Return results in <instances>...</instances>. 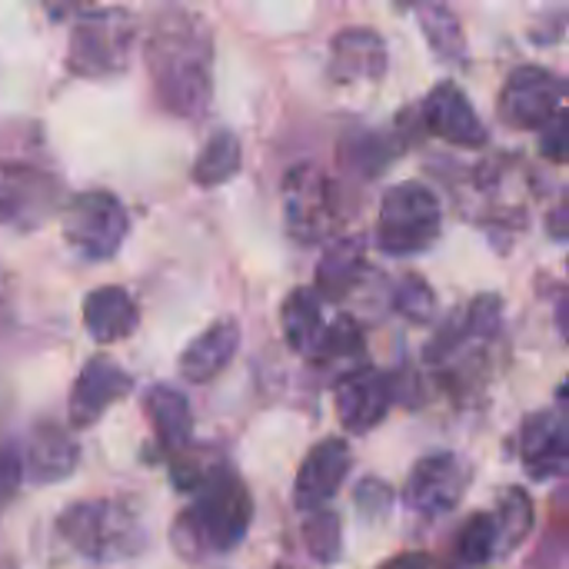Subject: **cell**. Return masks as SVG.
I'll return each instance as SVG.
<instances>
[{"label": "cell", "mask_w": 569, "mask_h": 569, "mask_svg": "<svg viewBox=\"0 0 569 569\" xmlns=\"http://www.w3.org/2000/svg\"><path fill=\"white\" fill-rule=\"evenodd\" d=\"M97 0H43V10L57 20H67V17H80L87 10H93Z\"/></svg>", "instance_id": "34"}, {"label": "cell", "mask_w": 569, "mask_h": 569, "mask_svg": "<svg viewBox=\"0 0 569 569\" xmlns=\"http://www.w3.org/2000/svg\"><path fill=\"white\" fill-rule=\"evenodd\" d=\"M240 170V140L230 130H217L197 153L193 180L200 187H220Z\"/></svg>", "instance_id": "24"}, {"label": "cell", "mask_w": 569, "mask_h": 569, "mask_svg": "<svg viewBox=\"0 0 569 569\" xmlns=\"http://www.w3.org/2000/svg\"><path fill=\"white\" fill-rule=\"evenodd\" d=\"M147 67L157 100L173 117H200L213 93V37L190 10H167L147 40Z\"/></svg>", "instance_id": "1"}, {"label": "cell", "mask_w": 569, "mask_h": 569, "mask_svg": "<svg viewBox=\"0 0 569 569\" xmlns=\"http://www.w3.org/2000/svg\"><path fill=\"white\" fill-rule=\"evenodd\" d=\"M417 10H420V27H423L430 50L447 63H460L467 57V37L453 10L440 0H423Z\"/></svg>", "instance_id": "23"}, {"label": "cell", "mask_w": 569, "mask_h": 569, "mask_svg": "<svg viewBox=\"0 0 569 569\" xmlns=\"http://www.w3.org/2000/svg\"><path fill=\"white\" fill-rule=\"evenodd\" d=\"M393 303H397V310H400L407 320H413V323H427V320H433V313H437V297H433L430 283L420 280V277H413V273L400 280V287H397V293H393Z\"/></svg>", "instance_id": "28"}, {"label": "cell", "mask_w": 569, "mask_h": 569, "mask_svg": "<svg viewBox=\"0 0 569 569\" xmlns=\"http://www.w3.org/2000/svg\"><path fill=\"white\" fill-rule=\"evenodd\" d=\"M547 230H550V237H557V240H569V190L557 200V207L550 210Z\"/></svg>", "instance_id": "33"}, {"label": "cell", "mask_w": 569, "mask_h": 569, "mask_svg": "<svg viewBox=\"0 0 569 569\" xmlns=\"http://www.w3.org/2000/svg\"><path fill=\"white\" fill-rule=\"evenodd\" d=\"M500 113L510 127L540 130L560 113V83L543 67H517L503 83Z\"/></svg>", "instance_id": "12"}, {"label": "cell", "mask_w": 569, "mask_h": 569, "mask_svg": "<svg viewBox=\"0 0 569 569\" xmlns=\"http://www.w3.org/2000/svg\"><path fill=\"white\" fill-rule=\"evenodd\" d=\"M143 410H147L150 430L157 437V447H160V453L167 460L190 447V440H193V413H190V400L180 390H173L167 383L150 387L147 397H143Z\"/></svg>", "instance_id": "18"}, {"label": "cell", "mask_w": 569, "mask_h": 569, "mask_svg": "<svg viewBox=\"0 0 569 569\" xmlns=\"http://www.w3.org/2000/svg\"><path fill=\"white\" fill-rule=\"evenodd\" d=\"M137 40V20L120 10H87L77 17L67 50V67L77 77H113L130 63Z\"/></svg>", "instance_id": "5"}, {"label": "cell", "mask_w": 569, "mask_h": 569, "mask_svg": "<svg viewBox=\"0 0 569 569\" xmlns=\"http://www.w3.org/2000/svg\"><path fill=\"white\" fill-rule=\"evenodd\" d=\"M57 207V183L30 163H0V223L30 230Z\"/></svg>", "instance_id": "9"}, {"label": "cell", "mask_w": 569, "mask_h": 569, "mask_svg": "<svg viewBox=\"0 0 569 569\" xmlns=\"http://www.w3.org/2000/svg\"><path fill=\"white\" fill-rule=\"evenodd\" d=\"M130 390H133V377L120 363H113L107 357L87 360L83 370L73 380V390H70V407H67L70 410V427L73 430H90Z\"/></svg>", "instance_id": "11"}, {"label": "cell", "mask_w": 569, "mask_h": 569, "mask_svg": "<svg viewBox=\"0 0 569 569\" xmlns=\"http://www.w3.org/2000/svg\"><path fill=\"white\" fill-rule=\"evenodd\" d=\"M127 210L113 193H77L63 210V237L87 260H110L127 237Z\"/></svg>", "instance_id": "6"}, {"label": "cell", "mask_w": 569, "mask_h": 569, "mask_svg": "<svg viewBox=\"0 0 569 569\" xmlns=\"http://www.w3.org/2000/svg\"><path fill=\"white\" fill-rule=\"evenodd\" d=\"M363 267H367V253H363V243L357 237L333 240L327 247V253L320 257V267H317V293L327 300L347 297L357 287Z\"/></svg>", "instance_id": "22"}, {"label": "cell", "mask_w": 569, "mask_h": 569, "mask_svg": "<svg viewBox=\"0 0 569 569\" xmlns=\"http://www.w3.org/2000/svg\"><path fill=\"white\" fill-rule=\"evenodd\" d=\"M337 417L347 433H370L383 423L390 403H393V380L370 367H353L337 380L333 390Z\"/></svg>", "instance_id": "10"}, {"label": "cell", "mask_w": 569, "mask_h": 569, "mask_svg": "<svg viewBox=\"0 0 569 569\" xmlns=\"http://www.w3.org/2000/svg\"><path fill=\"white\" fill-rule=\"evenodd\" d=\"M493 527H497V553H513L533 530L530 497L523 490H507L493 513Z\"/></svg>", "instance_id": "25"}, {"label": "cell", "mask_w": 569, "mask_h": 569, "mask_svg": "<svg viewBox=\"0 0 569 569\" xmlns=\"http://www.w3.org/2000/svg\"><path fill=\"white\" fill-rule=\"evenodd\" d=\"M333 190L320 167L297 163L283 177V220L297 243H317L333 230Z\"/></svg>", "instance_id": "7"}, {"label": "cell", "mask_w": 569, "mask_h": 569, "mask_svg": "<svg viewBox=\"0 0 569 569\" xmlns=\"http://www.w3.org/2000/svg\"><path fill=\"white\" fill-rule=\"evenodd\" d=\"M457 557L467 567H480L487 560L497 557V527H493V513H473L460 537H457Z\"/></svg>", "instance_id": "27"}, {"label": "cell", "mask_w": 569, "mask_h": 569, "mask_svg": "<svg viewBox=\"0 0 569 569\" xmlns=\"http://www.w3.org/2000/svg\"><path fill=\"white\" fill-rule=\"evenodd\" d=\"M190 497V507L177 513L170 530L173 550L180 557L203 560L210 553H230L243 543L253 520V497L233 470L220 467Z\"/></svg>", "instance_id": "2"}, {"label": "cell", "mask_w": 569, "mask_h": 569, "mask_svg": "<svg viewBox=\"0 0 569 569\" xmlns=\"http://www.w3.org/2000/svg\"><path fill=\"white\" fill-rule=\"evenodd\" d=\"M23 480L47 487V483H60L67 477L77 473L80 463V447L70 437L67 427L60 423H37L23 443Z\"/></svg>", "instance_id": "15"}, {"label": "cell", "mask_w": 569, "mask_h": 569, "mask_svg": "<svg viewBox=\"0 0 569 569\" xmlns=\"http://www.w3.org/2000/svg\"><path fill=\"white\" fill-rule=\"evenodd\" d=\"M23 483V460L13 447H0V513L13 503Z\"/></svg>", "instance_id": "31"}, {"label": "cell", "mask_w": 569, "mask_h": 569, "mask_svg": "<svg viewBox=\"0 0 569 569\" xmlns=\"http://www.w3.org/2000/svg\"><path fill=\"white\" fill-rule=\"evenodd\" d=\"M57 533L67 547L93 563H113L130 557L140 547V523L110 500H80L70 503L60 520Z\"/></svg>", "instance_id": "3"}, {"label": "cell", "mask_w": 569, "mask_h": 569, "mask_svg": "<svg viewBox=\"0 0 569 569\" xmlns=\"http://www.w3.org/2000/svg\"><path fill=\"white\" fill-rule=\"evenodd\" d=\"M350 467H353V453H350V443H347V440H337V437L320 440V443L303 457V463H300V470H297V483H293V500H297V507H300L303 513H307V510L327 507V503L340 493V487H343Z\"/></svg>", "instance_id": "14"}, {"label": "cell", "mask_w": 569, "mask_h": 569, "mask_svg": "<svg viewBox=\"0 0 569 569\" xmlns=\"http://www.w3.org/2000/svg\"><path fill=\"white\" fill-rule=\"evenodd\" d=\"M520 460L533 480H557L569 473V417L560 410H537L520 427Z\"/></svg>", "instance_id": "13"}, {"label": "cell", "mask_w": 569, "mask_h": 569, "mask_svg": "<svg viewBox=\"0 0 569 569\" xmlns=\"http://www.w3.org/2000/svg\"><path fill=\"white\" fill-rule=\"evenodd\" d=\"M137 303L123 287H97L83 300V327L97 343L127 340L137 330Z\"/></svg>", "instance_id": "20"}, {"label": "cell", "mask_w": 569, "mask_h": 569, "mask_svg": "<svg viewBox=\"0 0 569 569\" xmlns=\"http://www.w3.org/2000/svg\"><path fill=\"white\" fill-rule=\"evenodd\" d=\"M280 323H283V337L290 343V350L303 353V357H317L323 337H327V323H323V297L317 290H293L283 300L280 310Z\"/></svg>", "instance_id": "21"}, {"label": "cell", "mask_w": 569, "mask_h": 569, "mask_svg": "<svg viewBox=\"0 0 569 569\" xmlns=\"http://www.w3.org/2000/svg\"><path fill=\"white\" fill-rule=\"evenodd\" d=\"M387 143L373 133H363V137H350L343 143V163L363 177H377L390 160H387Z\"/></svg>", "instance_id": "29"}, {"label": "cell", "mask_w": 569, "mask_h": 569, "mask_svg": "<svg viewBox=\"0 0 569 569\" xmlns=\"http://www.w3.org/2000/svg\"><path fill=\"white\" fill-rule=\"evenodd\" d=\"M420 3H423V0H393L397 10H410V7H420Z\"/></svg>", "instance_id": "38"}, {"label": "cell", "mask_w": 569, "mask_h": 569, "mask_svg": "<svg viewBox=\"0 0 569 569\" xmlns=\"http://www.w3.org/2000/svg\"><path fill=\"white\" fill-rule=\"evenodd\" d=\"M470 487V463L457 453H430L423 457L407 480V503L423 517L450 513Z\"/></svg>", "instance_id": "8"}, {"label": "cell", "mask_w": 569, "mask_h": 569, "mask_svg": "<svg viewBox=\"0 0 569 569\" xmlns=\"http://www.w3.org/2000/svg\"><path fill=\"white\" fill-rule=\"evenodd\" d=\"M387 503H390V487H387V483H380V480H363V483L357 487V507H360L363 513L377 517V513L387 510Z\"/></svg>", "instance_id": "32"}, {"label": "cell", "mask_w": 569, "mask_h": 569, "mask_svg": "<svg viewBox=\"0 0 569 569\" xmlns=\"http://www.w3.org/2000/svg\"><path fill=\"white\" fill-rule=\"evenodd\" d=\"M380 569H430V557L427 553H400V557L387 560Z\"/></svg>", "instance_id": "35"}, {"label": "cell", "mask_w": 569, "mask_h": 569, "mask_svg": "<svg viewBox=\"0 0 569 569\" xmlns=\"http://www.w3.org/2000/svg\"><path fill=\"white\" fill-rule=\"evenodd\" d=\"M280 569H287V567H280Z\"/></svg>", "instance_id": "40"}, {"label": "cell", "mask_w": 569, "mask_h": 569, "mask_svg": "<svg viewBox=\"0 0 569 569\" xmlns=\"http://www.w3.org/2000/svg\"><path fill=\"white\" fill-rule=\"evenodd\" d=\"M443 213L440 200L423 183H397L380 200L377 243L390 257H413L433 247L440 237Z\"/></svg>", "instance_id": "4"}, {"label": "cell", "mask_w": 569, "mask_h": 569, "mask_svg": "<svg viewBox=\"0 0 569 569\" xmlns=\"http://www.w3.org/2000/svg\"><path fill=\"white\" fill-rule=\"evenodd\" d=\"M237 347H240V327H237V320H217V323H210L180 353V373H183V380H190V383H210V380H217L230 367V360L237 357Z\"/></svg>", "instance_id": "19"}, {"label": "cell", "mask_w": 569, "mask_h": 569, "mask_svg": "<svg viewBox=\"0 0 569 569\" xmlns=\"http://www.w3.org/2000/svg\"><path fill=\"white\" fill-rule=\"evenodd\" d=\"M0 297H3V273H0Z\"/></svg>", "instance_id": "39"}, {"label": "cell", "mask_w": 569, "mask_h": 569, "mask_svg": "<svg viewBox=\"0 0 569 569\" xmlns=\"http://www.w3.org/2000/svg\"><path fill=\"white\" fill-rule=\"evenodd\" d=\"M423 120L440 140H447L453 147H483L487 143V127L477 117L470 97L457 83H440L427 93Z\"/></svg>", "instance_id": "16"}, {"label": "cell", "mask_w": 569, "mask_h": 569, "mask_svg": "<svg viewBox=\"0 0 569 569\" xmlns=\"http://www.w3.org/2000/svg\"><path fill=\"white\" fill-rule=\"evenodd\" d=\"M557 330L569 343V290H563V297L557 300Z\"/></svg>", "instance_id": "36"}, {"label": "cell", "mask_w": 569, "mask_h": 569, "mask_svg": "<svg viewBox=\"0 0 569 569\" xmlns=\"http://www.w3.org/2000/svg\"><path fill=\"white\" fill-rule=\"evenodd\" d=\"M557 403H560V413L569 417V377L560 383V390H557Z\"/></svg>", "instance_id": "37"}, {"label": "cell", "mask_w": 569, "mask_h": 569, "mask_svg": "<svg viewBox=\"0 0 569 569\" xmlns=\"http://www.w3.org/2000/svg\"><path fill=\"white\" fill-rule=\"evenodd\" d=\"M300 533H303L307 553H310L317 563H333V560L340 557V547H343L340 517H337V513H330L327 507H320V510H307Z\"/></svg>", "instance_id": "26"}, {"label": "cell", "mask_w": 569, "mask_h": 569, "mask_svg": "<svg viewBox=\"0 0 569 569\" xmlns=\"http://www.w3.org/2000/svg\"><path fill=\"white\" fill-rule=\"evenodd\" d=\"M540 153L553 163H569V113H557L540 127Z\"/></svg>", "instance_id": "30"}, {"label": "cell", "mask_w": 569, "mask_h": 569, "mask_svg": "<svg viewBox=\"0 0 569 569\" xmlns=\"http://www.w3.org/2000/svg\"><path fill=\"white\" fill-rule=\"evenodd\" d=\"M387 70V43L370 27H347L330 43L333 83H373Z\"/></svg>", "instance_id": "17"}]
</instances>
